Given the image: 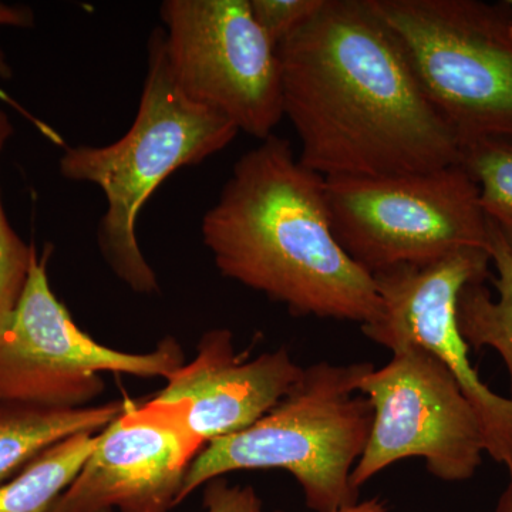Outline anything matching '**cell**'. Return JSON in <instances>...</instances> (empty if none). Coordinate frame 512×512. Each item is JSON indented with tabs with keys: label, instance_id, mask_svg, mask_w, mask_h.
<instances>
[{
	"label": "cell",
	"instance_id": "cell-1",
	"mask_svg": "<svg viewBox=\"0 0 512 512\" xmlns=\"http://www.w3.org/2000/svg\"><path fill=\"white\" fill-rule=\"evenodd\" d=\"M278 50L284 117L309 170L384 177L461 163L460 140L370 0H323Z\"/></svg>",
	"mask_w": 512,
	"mask_h": 512
},
{
	"label": "cell",
	"instance_id": "cell-2",
	"mask_svg": "<svg viewBox=\"0 0 512 512\" xmlns=\"http://www.w3.org/2000/svg\"><path fill=\"white\" fill-rule=\"evenodd\" d=\"M225 278L282 303L293 316L375 322V279L333 234L326 178L272 134L239 158L201 224Z\"/></svg>",
	"mask_w": 512,
	"mask_h": 512
},
{
	"label": "cell",
	"instance_id": "cell-3",
	"mask_svg": "<svg viewBox=\"0 0 512 512\" xmlns=\"http://www.w3.org/2000/svg\"><path fill=\"white\" fill-rule=\"evenodd\" d=\"M238 133L231 121L192 103L181 92L168 64L164 30L158 28L148 39L146 79L127 133L107 146L64 151L63 177L96 185L106 197L97 244L111 271L134 292L160 291L138 244V215L144 205L171 174L220 153Z\"/></svg>",
	"mask_w": 512,
	"mask_h": 512
},
{
	"label": "cell",
	"instance_id": "cell-4",
	"mask_svg": "<svg viewBox=\"0 0 512 512\" xmlns=\"http://www.w3.org/2000/svg\"><path fill=\"white\" fill-rule=\"evenodd\" d=\"M372 367L319 362L303 369L291 392L261 420L202 448L188 467L178 504L214 478L266 468L295 477L313 512H339L359 503L352 473L375 416L357 382Z\"/></svg>",
	"mask_w": 512,
	"mask_h": 512
},
{
	"label": "cell",
	"instance_id": "cell-5",
	"mask_svg": "<svg viewBox=\"0 0 512 512\" xmlns=\"http://www.w3.org/2000/svg\"><path fill=\"white\" fill-rule=\"evenodd\" d=\"M461 148L512 143V8L481 0H370Z\"/></svg>",
	"mask_w": 512,
	"mask_h": 512
},
{
	"label": "cell",
	"instance_id": "cell-6",
	"mask_svg": "<svg viewBox=\"0 0 512 512\" xmlns=\"http://www.w3.org/2000/svg\"><path fill=\"white\" fill-rule=\"evenodd\" d=\"M333 234L367 274L490 249L480 192L460 164L426 173L326 178Z\"/></svg>",
	"mask_w": 512,
	"mask_h": 512
},
{
	"label": "cell",
	"instance_id": "cell-7",
	"mask_svg": "<svg viewBox=\"0 0 512 512\" xmlns=\"http://www.w3.org/2000/svg\"><path fill=\"white\" fill-rule=\"evenodd\" d=\"M380 369L367 370L357 392L373 407V426L352 473L360 490L383 470L421 457L431 476L470 480L483 463V429L473 406L446 366L429 350L403 343Z\"/></svg>",
	"mask_w": 512,
	"mask_h": 512
},
{
	"label": "cell",
	"instance_id": "cell-8",
	"mask_svg": "<svg viewBox=\"0 0 512 512\" xmlns=\"http://www.w3.org/2000/svg\"><path fill=\"white\" fill-rule=\"evenodd\" d=\"M160 16L168 64L185 97L239 133L271 137L284 119L281 57L249 0H165Z\"/></svg>",
	"mask_w": 512,
	"mask_h": 512
},
{
	"label": "cell",
	"instance_id": "cell-9",
	"mask_svg": "<svg viewBox=\"0 0 512 512\" xmlns=\"http://www.w3.org/2000/svg\"><path fill=\"white\" fill-rule=\"evenodd\" d=\"M47 258L49 251L33 258L22 298L0 332V402L79 409L103 392L101 372L167 379L184 365L174 338L138 355L107 348L84 333L50 288Z\"/></svg>",
	"mask_w": 512,
	"mask_h": 512
},
{
	"label": "cell",
	"instance_id": "cell-10",
	"mask_svg": "<svg viewBox=\"0 0 512 512\" xmlns=\"http://www.w3.org/2000/svg\"><path fill=\"white\" fill-rule=\"evenodd\" d=\"M490 249L466 248L429 265H400L373 275L382 301L363 335L393 350L414 343L429 350L460 384L483 429L485 454L512 474V399L497 394L471 365L457 322L458 293L491 279Z\"/></svg>",
	"mask_w": 512,
	"mask_h": 512
},
{
	"label": "cell",
	"instance_id": "cell-11",
	"mask_svg": "<svg viewBox=\"0 0 512 512\" xmlns=\"http://www.w3.org/2000/svg\"><path fill=\"white\" fill-rule=\"evenodd\" d=\"M181 403L128 402L49 512H168L202 444Z\"/></svg>",
	"mask_w": 512,
	"mask_h": 512
},
{
	"label": "cell",
	"instance_id": "cell-12",
	"mask_svg": "<svg viewBox=\"0 0 512 512\" xmlns=\"http://www.w3.org/2000/svg\"><path fill=\"white\" fill-rule=\"evenodd\" d=\"M302 373L288 349L244 359L235 355L232 333L214 329L202 336L197 357L168 376L167 386L153 399L183 404L188 430L205 447L261 420Z\"/></svg>",
	"mask_w": 512,
	"mask_h": 512
},
{
	"label": "cell",
	"instance_id": "cell-13",
	"mask_svg": "<svg viewBox=\"0 0 512 512\" xmlns=\"http://www.w3.org/2000/svg\"><path fill=\"white\" fill-rule=\"evenodd\" d=\"M128 402L79 409H49L0 402V481L28 466L47 448L80 433H100L126 410Z\"/></svg>",
	"mask_w": 512,
	"mask_h": 512
},
{
	"label": "cell",
	"instance_id": "cell-14",
	"mask_svg": "<svg viewBox=\"0 0 512 512\" xmlns=\"http://www.w3.org/2000/svg\"><path fill=\"white\" fill-rule=\"evenodd\" d=\"M488 232L491 265L495 268L491 282L497 296L485 282L464 286L457 299L458 329L468 348L491 349L500 355L510 379L508 397L512 399V252L490 222Z\"/></svg>",
	"mask_w": 512,
	"mask_h": 512
},
{
	"label": "cell",
	"instance_id": "cell-15",
	"mask_svg": "<svg viewBox=\"0 0 512 512\" xmlns=\"http://www.w3.org/2000/svg\"><path fill=\"white\" fill-rule=\"evenodd\" d=\"M99 443V433H80L47 448L0 487V512H49Z\"/></svg>",
	"mask_w": 512,
	"mask_h": 512
},
{
	"label": "cell",
	"instance_id": "cell-16",
	"mask_svg": "<svg viewBox=\"0 0 512 512\" xmlns=\"http://www.w3.org/2000/svg\"><path fill=\"white\" fill-rule=\"evenodd\" d=\"M460 165L477 184L485 220L512 252V143L493 138L471 141L461 148Z\"/></svg>",
	"mask_w": 512,
	"mask_h": 512
},
{
	"label": "cell",
	"instance_id": "cell-17",
	"mask_svg": "<svg viewBox=\"0 0 512 512\" xmlns=\"http://www.w3.org/2000/svg\"><path fill=\"white\" fill-rule=\"evenodd\" d=\"M12 133L8 114L0 109V151ZM35 255V248L26 245L10 227L0 198V332L22 298Z\"/></svg>",
	"mask_w": 512,
	"mask_h": 512
},
{
	"label": "cell",
	"instance_id": "cell-18",
	"mask_svg": "<svg viewBox=\"0 0 512 512\" xmlns=\"http://www.w3.org/2000/svg\"><path fill=\"white\" fill-rule=\"evenodd\" d=\"M323 0H249L252 16L275 46L301 28L322 6Z\"/></svg>",
	"mask_w": 512,
	"mask_h": 512
},
{
	"label": "cell",
	"instance_id": "cell-19",
	"mask_svg": "<svg viewBox=\"0 0 512 512\" xmlns=\"http://www.w3.org/2000/svg\"><path fill=\"white\" fill-rule=\"evenodd\" d=\"M207 484V512H262L261 500L251 485H229L222 477L214 478Z\"/></svg>",
	"mask_w": 512,
	"mask_h": 512
},
{
	"label": "cell",
	"instance_id": "cell-20",
	"mask_svg": "<svg viewBox=\"0 0 512 512\" xmlns=\"http://www.w3.org/2000/svg\"><path fill=\"white\" fill-rule=\"evenodd\" d=\"M33 23L32 10L25 6H9L0 3V26H19V28H28ZM12 76L9 64L6 63L5 55L0 50V77L9 79Z\"/></svg>",
	"mask_w": 512,
	"mask_h": 512
},
{
	"label": "cell",
	"instance_id": "cell-21",
	"mask_svg": "<svg viewBox=\"0 0 512 512\" xmlns=\"http://www.w3.org/2000/svg\"><path fill=\"white\" fill-rule=\"evenodd\" d=\"M339 512H387V507L379 497H373L369 500L359 501L356 505Z\"/></svg>",
	"mask_w": 512,
	"mask_h": 512
},
{
	"label": "cell",
	"instance_id": "cell-22",
	"mask_svg": "<svg viewBox=\"0 0 512 512\" xmlns=\"http://www.w3.org/2000/svg\"><path fill=\"white\" fill-rule=\"evenodd\" d=\"M495 512H512V474H510V481H508L507 487H505L500 498H498Z\"/></svg>",
	"mask_w": 512,
	"mask_h": 512
},
{
	"label": "cell",
	"instance_id": "cell-23",
	"mask_svg": "<svg viewBox=\"0 0 512 512\" xmlns=\"http://www.w3.org/2000/svg\"><path fill=\"white\" fill-rule=\"evenodd\" d=\"M507 2H508V5H510L512 8V0H507Z\"/></svg>",
	"mask_w": 512,
	"mask_h": 512
}]
</instances>
